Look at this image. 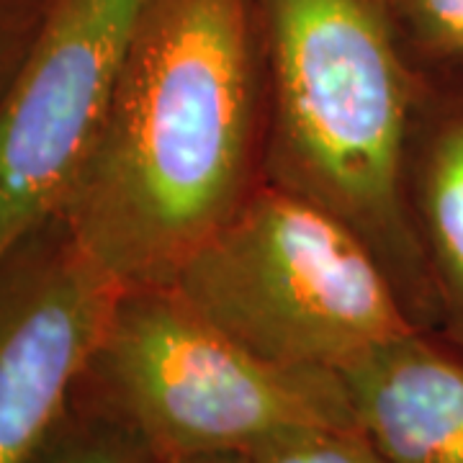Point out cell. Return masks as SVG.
I'll return each mask as SVG.
<instances>
[{
  "mask_svg": "<svg viewBox=\"0 0 463 463\" xmlns=\"http://www.w3.org/2000/svg\"><path fill=\"white\" fill-rule=\"evenodd\" d=\"M358 428L389 463H463V358L417 332L340 371Z\"/></svg>",
  "mask_w": 463,
  "mask_h": 463,
  "instance_id": "cell-7",
  "label": "cell"
},
{
  "mask_svg": "<svg viewBox=\"0 0 463 463\" xmlns=\"http://www.w3.org/2000/svg\"><path fill=\"white\" fill-rule=\"evenodd\" d=\"M147 0H42L0 99V258L62 212Z\"/></svg>",
  "mask_w": 463,
  "mask_h": 463,
  "instance_id": "cell-5",
  "label": "cell"
},
{
  "mask_svg": "<svg viewBox=\"0 0 463 463\" xmlns=\"http://www.w3.org/2000/svg\"><path fill=\"white\" fill-rule=\"evenodd\" d=\"M167 288L234 343L286 368L340 373L417 332L364 237L307 194L242 199Z\"/></svg>",
  "mask_w": 463,
  "mask_h": 463,
  "instance_id": "cell-2",
  "label": "cell"
},
{
  "mask_svg": "<svg viewBox=\"0 0 463 463\" xmlns=\"http://www.w3.org/2000/svg\"><path fill=\"white\" fill-rule=\"evenodd\" d=\"M85 381L163 463L250 453L304 428H358L340 373L265 361L167 286L118 297Z\"/></svg>",
  "mask_w": 463,
  "mask_h": 463,
  "instance_id": "cell-3",
  "label": "cell"
},
{
  "mask_svg": "<svg viewBox=\"0 0 463 463\" xmlns=\"http://www.w3.org/2000/svg\"><path fill=\"white\" fill-rule=\"evenodd\" d=\"M24 463H163L132 422L85 381Z\"/></svg>",
  "mask_w": 463,
  "mask_h": 463,
  "instance_id": "cell-8",
  "label": "cell"
},
{
  "mask_svg": "<svg viewBox=\"0 0 463 463\" xmlns=\"http://www.w3.org/2000/svg\"><path fill=\"white\" fill-rule=\"evenodd\" d=\"M167 463H252L248 453H206V456H188Z\"/></svg>",
  "mask_w": 463,
  "mask_h": 463,
  "instance_id": "cell-13",
  "label": "cell"
},
{
  "mask_svg": "<svg viewBox=\"0 0 463 463\" xmlns=\"http://www.w3.org/2000/svg\"><path fill=\"white\" fill-rule=\"evenodd\" d=\"M36 21L18 29L16 21H11V18L0 14V99H3L5 88L11 83V78H14V72H16L18 62H21L24 52L29 47V42H32Z\"/></svg>",
  "mask_w": 463,
  "mask_h": 463,
  "instance_id": "cell-12",
  "label": "cell"
},
{
  "mask_svg": "<svg viewBox=\"0 0 463 463\" xmlns=\"http://www.w3.org/2000/svg\"><path fill=\"white\" fill-rule=\"evenodd\" d=\"M250 129L245 0H147L57 216L124 291L167 286L242 203Z\"/></svg>",
  "mask_w": 463,
  "mask_h": 463,
  "instance_id": "cell-1",
  "label": "cell"
},
{
  "mask_svg": "<svg viewBox=\"0 0 463 463\" xmlns=\"http://www.w3.org/2000/svg\"><path fill=\"white\" fill-rule=\"evenodd\" d=\"M281 134L307 196L397 245L407 80L373 0H268Z\"/></svg>",
  "mask_w": 463,
  "mask_h": 463,
  "instance_id": "cell-4",
  "label": "cell"
},
{
  "mask_svg": "<svg viewBox=\"0 0 463 463\" xmlns=\"http://www.w3.org/2000/svg\"><path fill=\"white\" fill-rule=\"evenodd\" d=\"M425 214L438 258L463 304V121L450 127L432 149Z\"/></svg>",
  "mask_w": 463,
  "mask_h": 463,
  "instance_id": "cell-9",
  "label": "cell"
},
{
  "mask_svg": "<svg viewBox=\"0 0 463 463\" xmlns=\"http://www.w3.org/2000/svg\"><path fill=\"white\" fill-rule=\"evenodd\" d=\"M121 294L60 216L0 258V463H24L65 412Z\"/></svg>",
  "mask_w": 463,
  "mask_h": 463,
  "instance_id": "cell-6",
  "label": "cell"
},
{
  "mask_svg": "<svg viewBox=\"0 0 463 463\" xmlns=\"http://www.w3.org/2000/svg\"><path fill=\"white\" fill-rule=\"evenodd\" d=\"M412 32L440 54L463 57V0H402Z\"/></svg>",
  "mask_w": 463,
  "mask_h": 463,
  "instance_id": "cell-11",
  "label": "cell"
},
{
  "mask_svg": "<svg viewBox=\"0 0 463 463\" xmlns=\"http://www.w3.org/2000/svg\"><path fill=\"white\" fill-rule=\"evenodd\" d=\"M252 463H389L361 428H304L248 453Z\"/></svg>",
  "mask_w": 463,
  "mask_h": 463,
  "instance_id": "cell-10",
  "label": "cell"
}]
</instances>
